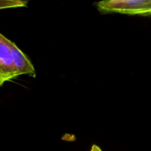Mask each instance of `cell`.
Returning a JSON list of instances; mask_svg holds the SVG:
<instances>
[{
  "label": "cell",
  "mask_w": 151,
  "mask_h": 151,
  "mask_svg": "<svg viewBox=\"0 0 151 151\" xmlns=\"http://www.w3.org/2000/svg\"><path fill=\"white\" fill-rule=\"evenodd\" d=\"M90 151H102V150H101V149L99 148L97 145H93L92 146Z\"/></svg>",
  "instance_id": "5b68a950"
},
{
  "label": "cell",
  "mask_w": 151,
  "mask_h": 151,
  "mask_svg": "<svg viewBox=\"0 0 151 151\" xmlns=\"http://www.w3.org/2000/svg\"><path fill=\"white\" fill-rule=\"evenodd\" d=\"M0 69L5 81L19 76L12 60L10 49L7 45V38L1 34H0Z\"/></svg>",
  "instance_id": "7a4b0ae2"
},
{
  "label": "cell",
  "mask_w": 151,
  "mask_h": 151,
  "mask_svg": "<svg viewBox=\"0 0 151 151\" xmlns=\"http://www.w3.org/2000/svg\"><path fill=\"white\" fill-rule=\"evenodd\" d=\"M4 82H5V81H4V78H3L2 75H1V72H0V86L2 85V84L4 83Z\"/></svg>",
  "instance_id": "8992f818"
},
{
  "label": "cell",
  "mask_w": 151,
  "mask_h": 151,
  "mask_svg": "<svg viewBox=\"0 0 151 151\" xmlns=\"http://www.w3.org/2000/svg\"><path fill=\"white\" fill-rule=\"evenodd\" d=\"M7 45L10 49L12 60L18 75H29L32 77H35V69L25 55L18 48L14 43L8 39H7Z\"/></svg>",
  "instance_id": "3957f363"
},
{
  "label": "cell",
  "mask_w": 151,
  "mask_h": 151,
  "mask_svg": "<svg viewBox=\"0 0 151 151\" xmlns=\"http://www.w3.org/2000/svg\"><path fill=\"white\" fill-rule=\"evenodd\" d=\"M99 10L103 12L129 15L151 14V0H111L97 3Z\"/></svg>",
  "instance_id": "6da1fadb"
},
{
  "label": "cell",
  "mask_w": 151,
  "mask_h": 151,
  "mask_svg": "<svg viewBox=\"0 0 151 151\" xmlns=\"http://www.w3.org/2000/svg\"><path fill=\"white\" fill-rule=\"evenodd\" d=\"M28 1H15V0H0V10L11 7H26Z\"/></svg>",
  "instance_id": "277c9868"
}]
</instances>
